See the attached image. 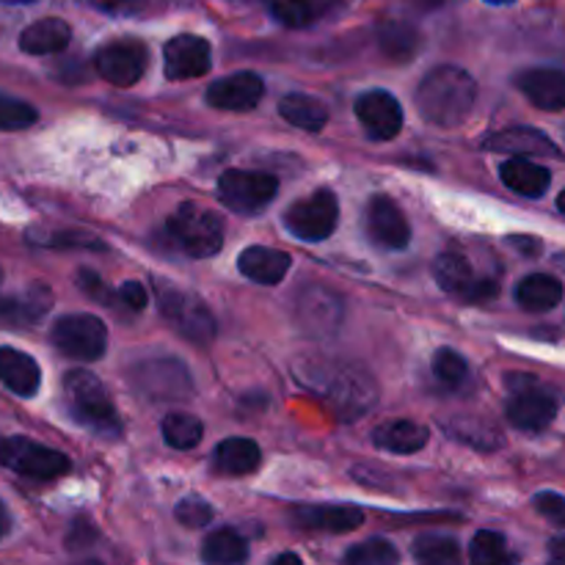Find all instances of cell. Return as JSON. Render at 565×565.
Returning a JSON list of instances; mask_svg holds the SVG:
<instances>
[{
	"label": "cell",
	"instance_id": "6da1fadb",
	"mask_svg": "<svg viewBox=\"0 0 565 565\" xmlns=\"http://www.w3.org/2000/svg\"><path fill=\"white\" fill-rule=\"evenodd\" d=\"M296 373L303 386L318 392L345 419L364 417L375 406V401H379L375 381L362 367H353V364L334 362V359H329V362L326 359H320V362L309 359Z\"/></svg>",
	"mask_w": 565,
	"mask_h": 565
},
{
	"label": "cell",
	"instance_id": "7a4b0ae2",
	"mask_svg": "<svg viewBox=\"0 0 565 565\" xmlns=\"http://www.w3.org/2000/svg\"><path fill=\"white\" fill-rule=\"evenodd\" d=\"M478 86L475 77L461 66H439L428 72L417 88V108L430 125L456 127L472 110Z\"/></svg>",
	"mask_w": 565,
	"mask_h": 565
},
{
	"label": "cell",
	"instance_id": "3957f363",
	"mask_svg": "<svg viewBox=\"0 0 565 565\" xmlns=\"http://www.w3.org/2000/svg\"><path fill=\"white\" fill-rule=\"evenodd\" d=\"M64 395L72 417L81 425L105 436H116L121 430L114 401H110L105 386L92 373H86V370H72V373H66Z\"/></svg>",
	"mask_w": 565,
	"mask_h": 565
},
{
	"label": "cell",
	"instance_id": "277c9868",
	"mask_svg": "<svg viewBox=\"0 0 565 565\" xmlns=\"http://www.w3.org/2000/svg\"><path fill=\"white\" fill-rule=\"evenodd\" d=\"M169 237L188 257L207 259L224 246V221L196 202H185L169 218Z\"/></svg>",
	"mask_w": 565,
	"mask_h": 565
},
{
	"label": "cell",
	"instance_id": "5b68a950",
	"mask_svg": "<svg viewBox=\"0 0 565 565\" xmlns=\"http://www.w3.org/2000/svg\"><path fill=\"white\" fill-rule=\"evenodd\" d=\"M508 384H511V401H508L505 414L511 425H516L519 430H527V434H539L555 423L563 392L541 384L530 375H511Z\"/></svg>",
	"mask_w": 565,
	"mask_h": 565
},
{
	"label": "cell",
	"instance_id": "8992f818",
	"mask_svg": "<svg viewBox=\"0 0 565 565\" xmlns=\"http://www.w3.org/2000/svg\"><path fill=\"white\" fill-rule=\"evenodd\" d=\"M0 463L6 469L25 478L36 480H53L70 472V458L58 450L39 445V441L22 439V436H11V439L0 441Z\"/></svg>",
	"mask_w": 565,
	"mask_h": 565
},
{
	"label": "cell",
	"instance_id": "52a82bcc",
	"mask_svg": "<svg viewBox=\"0 0 565 565\" xmlns=\"http://www.w3.org/2000/svg\"><path fill=\"white\" fill-rule=\"evenodd\" d=\"M53 345L75 362H97L108 348V329L94 315H64L53 326Z\"/></svg>",
	"mask_w": 565,
	"mask_h": 565
},
{
	"label": "cell",
	"instance_id": "ba28073f",
	"mask_svg": "<svg viewBox=\"0 0 565 565\" xmlns=\"http://www.w3.org/2000/svg\"><path fill=\"white\" fill-rule=\"evenodd\" d=\"M279 191V180L265 171H224L218 180V196L230 210L241 215H257L268 207Z\"/></svg>",
	"mask_w": 565,
	"mask_h": 565
},
{
	"label": "cell",
	"instance_id": "9c48e42d",
	"mask_svg": "<svg viewBox=\"0 0 565 565\" xmlns=\"http://www.w3.org/2000/svg\"><path fill=\"white\" fill-rule=\"evenodd\" d=\"M158 301L166 318L171 320V326L180 329L182 337H188L196 345H210L215 340V318L204 307L202 298L177 290V287H163Z\"/></svg>",
	"mask_w": 565,
	"mask_h": 565
},
{
	"label": "cell",
	"instance_id": "30bf717a",
	"mask_svg": "<svg viewBox=\"0 0 565 565\" xmlns=\"http://www.w3.org/2000/svg\"><path fill=\"white\" fill-rule=\"evenodd\" d=\"M340 221V204L331 191H318L309 199L292 204L285 215V226L298 241H326L337 230Z\"/></svg>",
	"mask_w": 565,
	"mask_h": 565
},
{
	"label": "cell",
	"instance_id": "8fae6325",
	"mask_svg": "<svg viewBox=\"0 0 565 565\" xmlns=\"http://www.w3.org/2000/svg\"><path fill=\"white\" fill-rule=\"evenodd\" d=\"M132 384L149 401H185L191 397V375L174 359H152L132 370Z\"/></svg>",
	"mask_w": 565,
	"mask_h": 565
},
{
	"label": "cell",
	"instance_id": "7c38bea8",
	"mask_svg": "<svg viewBox=\"0 0 565 565\" xmlns=\"http://www.w3.org/2000/svg\"><path fill=\"white\" fill-rule=\"evenodd\" d=\"M436 281L441 285V290L469 303L491 301L500 292L494 279H478L469 259L458 252L439 254V259H436Z\"/></svg>",
	"mask_w": 565,
	"mask_h": 565
},
{
	"label": "cell",
	"instance_id": "4fadbf2b",
	"mask_svg": "<svg viewBox=\"0 0 565 565\" xmlns=\"http://www.w3.org/2000/svg\"><path fill=\"white\" fill-rule=\"evenodd\" d=\"M149 64L147 47L136 39H116V42L105 44L103 50L94 58V66H97L99 77L114 86H132L143 77Z\"/></svg>",
	"mask_w": 565,
	"mask_h": 565
},
{
	"label": "cell",
	"instance_id": "5bb4252c",
	"mask_svg": "<svg viewBox=\"0 0 565 565\" xmlns=\"http://www.w3.org/2000/svg\"><path fill=\"white\" fill-rule=\"evenodd\" d=\"M298 323L315 337H329L334 334L345 318V303L337 296L334 290L323 285H312L298 296L296 303Z\"/></svg>",
	"mask_w": 565,
	"mask_h": 565
},
{
	"label": "cell",
	"instance_id": "9a60e30c",
	"mask_svg": "<svg viewBox=\"0 0 565 565\" xmlns=\"http://www.w3.org/2000/svg\"><path fill=\"white\" fill-rule=\"evenodd\" d=\"M166 77L169 81H191L207 75L213 66V50L207 39L196 33H180L166 44Z\"/></svg>",
	"mask_w": 565,
	"mask_h": 565
},
{
	"label": "cell",
	"instance_id": "2e32d148",
	"mask_svg": "<svg viewBox=\"0 0 565 565\" xmlns=\"http://www.w3.org/2000/svg\"><path fill=\"white\" fill-rule=\"evenodd\" d=\"M356 119L362 121L364 132L375 141H392V138L401 132L403 127V108L397 103V97H392L390 92H373L362 94L356 99Z\"/></svg>",
	"mask_w": 565,
	"mask_h": 565
},
{
	"label": "cell",
	"instance_id": "e0dca14e",
	"mask_svg": "<svg viewBox=\"0 0 565 565\" xmlns=\"http://www.w3.org/2000/svg\"><path fill=\"white\" fill-rule=\"evenodd\" d=\"M265 81L257 72H237V75L215 81L207 88V103L218 110H252L263 103Z\"/></svg>",
	"mask_w": 565,
	"mask_h": 565
},
{
	"label": "cell",
	"instance_id": "ac0fdd59",
	"mask_svg": "<svg viewBox=\"0 0 565 565\" xmlns=\"http://www.w3.org/2000/svg\"><path fill=\"white\" fill-rule=\"evenodd\" d=\"M367 232L379 246L406 248L412 241V226L392 199L375 196L367 207Z\"/></svg>",
	"mask_w": 565,
	"mask_h": 565
},
{
	"label": "cell",
	"instance_id": "d6986e66",
	"mask_svg": "<svg viewBox=\"0 0 565 565\" xmlns=\"http://www.w3.org/2000/svg\"><path fill=\"white\" fill-rule=\"evenodd\" d=\"M516 86L535 108L563 110L565 108V72L552 66H535L516 77Z\"/></svg>",
	"mask_w": 565,
	"mask_h": 565
},
{
	"label": "cell",
	"instance_id": "ffe728a7",
	"mask_svg": "<svg viewBox=\"0 0 565 565\" xmlns=\"http://www.w3.org/2000/svg\"><path fill=\"white\" fill-rule=\"evenodd\" d=\"M292 522L303 530H323V533H351L362 527L364 516L351 505H307L292 511Z\"/></svg>",
	"mask_w": 565,
	"mask_h": 565
},
{
	"label": "cell",
	"instance_id": "44dd1931",
	"mask_svg": "<svg viewBox=\"0 0 565 565\" xmlns=\"http://www.w3.org/2000/svg\"><path fill=\"white\" fill-rule=\"evenodd\" d=\"M292 259L287 252L268 246H252L237 257V268L246 279L257 281V285H279L290 270Z\"/></svg>",
	"mask_w": 565,
	"mask_h": 565
},
{
	"label": "cell",
	"instance_id": "7402d4cb",
	"mask_svg": "<svg viewBox=\"0 0 565 565\" xmlns=\"http://www.w3.org/2000/svg\"><path fill=\"white\" fill-rule=\"evenodd\" d=\"M0 384L9 386L14 395L33 397L42 384L39 364L17 348H0Z\"/></svg>",
	"mask_w": 565,
	"mask_h": 565
},
{
	"label": "cell",
	"instance_id": "603a6c76",
	"mask_svg": "<svg viewBox=\"0 0 565 565\" xmlns=\"http://www.w3.org/2000/svg\"><path fill=\"white\" fill-rule=\"evenodd\" d=\"M486 149H494V152H511L519 158H530V154H552L557 158V147L539 130H530V127H513V130L494 132L483 141Z\"/></svg>",
	"mask_w": 565,
	"mask_h": 565
},
{
	"label": "cell",
	"instance_id": "cb8c5ba5",
	"mask_svg": "<svg viewBox=\"0 0 565 565\" xmlns=\"http://www.w3.org/2000/svg\"><path fill=\"white\" fill-rule=\"evenodd\" d=\"M70 39L72 28L58 17H47V20L33 22L20 33V50L31 55H53L61 53L70 44Z\"/></svg>",
	"mask_w": 565,
	"mask_h": 565
},
{
	"label": "cell",
	"instance_id": "d4e9b609",
	"mask_svg": "<svg viewBox=\"0 0 565 565\" xmlns=\"http://www.w3.org/2000/svg\"><path fill=\"white\" fill-rule=\"evenodd\" d=\"M259 463H263V452L252 439H224L213 452V467L232 478L257 472Z\"/></svg>",
	"mask_w": 565,
	"mask_h": 565
},
{
	"label": "cell",
	"instance_id": "484cf974",
	"mask_svg": "<svg viewBox=\"0 0 565 565\" xmlns=\"http://www.w3.org/2000/svg\"><path fill=\"white\" fill-rule=\"evenodd\" d=\"M500 177L511 191H516L519 196H530V199L544 196V193L550 191V182H552L550 169H544V166L533 163V160L527 158H519V154L502 166Z\"/></svg>",
	"mask_w": 565,
	"mask_h": 565
},
{
	"label": "cell",
	"instance_id": "4316f807",
	"mask_svg": "<svg viewBox=\"0 0 565 565\" xmlns=\"http://www.w3.org/2000/svg\"><path fill=\"white\" fill-rule=\"evenodd\" d=\"M375 445L381 450L397 452V456H412L428 445V430L412 419H392L375 428Z\"/></svg>",
	"mask_w": 565,
	"mask_h": 565
},
{
	"label": "cell",
	"instance_id": "83f0119b",
	"mask_svg": "<svg viewBox=\"0 0 565 565\" xmlns=\"http://www.w3.org/2000/svg\"><path fill=\"white\" fill-rule=\"evenodd\" d=\"M265 3H268L270 14L285 22L287 28H307L331 14L340 0H265Z\"/></svg>",
	"mask_w": 565,
	"mask_h": 565
},
{
	"label": "cell",
	"instance_id": "f1b7e54d",
	"mask_svg": "<svg viewBox=\"0 0 565 565\" xmlns=\"http://www.w3.org/2000/svg\"><path fill=\"white\" fill-rule=\"evenodd\" d=\"M516 301L519 307L527 309V312H550L557 303L563 301V285L561 279L546 274H533L527 279H522V285L516 287Z\"/></svg>",
	"mask_w": 565,
	"mask_h": 565
},
{
	"label": "cell",
	"instance_id": "f546056e",
	"mask_svg": "<svg viewBox=\"0 0 565 565\" xmlns=\"http://www.w3.org/2000/svg\"><path fill=\"white\" fill-rule=\"evenodd\" d=\"M279 114L285 116L292 127L309 132L323 130V125L329 121V108H326L318 97H309V94H287L279 103Z\"/></svg>",
	"mask_w": 565,
	"mask_h": 565
},
{
	"label": "cell",
	"instance_id": "4dcf8cb0",
	"mask_svg": "<svg viewBox=\"0 0 565 565\" xmlns=\"http://www.w3.org/2000/svg\"><path fill=\"white\" fill-rule=\"evenodd\" d=\"M202 557L210 565H235L248 557V544L235 530H218V533L204 541Z\"/></svg>",
	"mask_w": 565,
	"mask_h": 565
},
{
	"label": "cell",
	"instance_id": "1f68e13d",
	"mask_svg": "<svg viewBox=\"0 0 565 565\" xmlns=\"http://www.w3.org/2000/svg\"><path fill=\"white\" fill-rule=\"evenodd\" d=\"M202 423L193 414L171 412L163 419V439L174 450H193L202 441Z\"/></svg>",
	"mask_w": 565,
	"mask_h": 565
},
{
	"label": "cell",
	"instance_id": "d6a6232c",
	"mask_svg": "<svg viewBox=\"0 0 565 565\" xmlns=\"http://www.w3.org/2000/svg\"><path fill=\"white\" fill-rule=\"evenodd\" d=\"M412 552L419 563L428 565H450L461 561L458 541L447 539V535H419V539L414 541Z\"/></svg>",
	"mask_w": 565,
	"mask_h": 565
},
{
	"label": "cell",
	"instance_id": "836d02e7",
	"mask_svg": "<svg viewBox=\"0 0 565 565\" xmlns=\"http://www.w3.org/2000/svg\"><path fill=\"white\" fill-rule=\"evenodd\" d=\"M50 301H53V298H50V292L44 290V287H31V290L22 292V296L9 298V301L3 303V309H0V312H3L6 318H11V320L33 323V320H39L44 312H47Z\"/></svg>",
	"mask_w": 565,
	"mask_h": 565
},
{
	"label": "cell",
	"instance_id": "e575fe53",
	"mask_svg": "<svg viewBox=\"0 0 565 565\" xmlns=\"http://www.w3.org/2000/svg\"><path fill=\"white\" fill-rule=\"evenodd\" d=\"M381 50L395 61H408L419 50V33L403 22H390L381 31Z\"/></svg>",
	"mask_w": 565,
	"mask_h": 565
},
{
	"label": "cell",
	"instance_id": "d590c367",
	"mask_svg": "<svg viewBox=\"0 0 565 565\" xmlns=\"http://www.w3.org/2000/svg\"><path fill=\"white\" fill-rule=\"evenodd\" d=\"M469 561L478 565H500L511 561V550H508V541L500 533H491L483 530L472 539L469 544Z\"/></svg>",
	"mask_w": 565,
	"mask_h": 565
},
{
	"label": "cell",
	"instance_id": "8d00e7d4",
	"mask_svg": "<svg viewBox=\"0 0 565 565\" xmlns=\"http://www.w3.org/2000/svg\"><path fill=\"white\" fill-rule=\"evenodd\" d=\"M397 550L384 539L364 541V544H356L345 555L348 565H392L397 563Z\"/></svg>",
	"mask_w": 565,
	"mask_h": 565
},
{
	"label": "cell",
	"instance_id": "74e56055",
	"mask_svg": "<svg viewBox=\"0 0 565 565\" xmlns=\"http://www.w3.org/2000/svg\"><path fill=\"white\" fill-rule=\"evenodd\" d=\"M36 121V108L22 99L0 94V130H25Z\"/></svg>",
	"mask_w": 565,
	"mask_h": 565
},
{
	"label": "cell",
	"instance_id": "f35d334b",
	"mask_svg": "<svg viewBox=\"0 0 565 565\" xmlns=\"http://www.w3.org/2000/svg\"><path fill=\"white\" fill-rule=\"evenodd\" d=\"M434 373L441 384H461V381L467 379V359H463L461 353L450 351V348H441L434 356Z\"/></svg>",
	"mask_w": 565,
	"mask_h": 565
},
{
	"label": "cell",
	"instance_id": "ab89813d",
	"mask_svg": "<svg viewBox=\"0 0 565 565\" xmlns=\"http://www.w3.org/2000/svg\"><path fill=\"white\" fill-rule=\"evenodd\" d=\"M177 522L185 524V527H204V524L213 522V508L202 497H185V500L177 505L174 511Z\"/></svg>",
	"mask_w": 565,
	"mask_h": 565
},
{
	"label": "cell",
	"instance_id": "60d3db41",
	"mask_svg": "<svg viewBox=\"0 0 565 565\" xmlns=\"http://www.w3.org/2000/svg\"><path fill=\"white\" fill-rule=\"evenodd\" d=\"M535 511L546 519V522L565 527V497L555 494V491H541L535 494Z\"/></svg>",
	"mask_w": 565,
	"mask_h": 565
},
{
	"label": "cell",
	"instance_id": "b9f144b4",
	"mask_svg": "<svg viewBox=\"0 0 565 565\" xmlns=\"http://www.w3.org/2000/svg\"><path fill=\"white\" fill-rule=\"evenodd\" d=\"M77 285H81L83 292L97 298L99 303H110V290L103 285V279H99L97 274H92V270H81V274H77Z\"/></svg>",
	"mask_w": 565,
	"mask_h": 565
},
{
	"label": "cell",
	"instance_id": "7bdbcfd3",
	"mask_svg": "<svg viewBox=\"0 0 565 565\" xmlns=\"http://www.w3.org/2000/svg\"><path fill=\"white\" fill-rule=\"evenodd\" d=\"M119 298H121V301H125L130 309H143V307H147V303H149L147 290H143V285H138V281H127V285H121Z\"/></svg>",
	"mask_w": 565,
	"mask_h": 565
},
{
	"label": "cell",
	"instance_id": "ee69618b",
	"mask_svg": "<svg viewBox=\"0 0 565 565\" xmlns=\"http://www.w3.org/2000/svg\"><path fill=\"white\" fill-rule=\"evenodd\" d=\"M92 3L108 14H132L141 6V0H92Z\"/></svg>",
	"mask_w": 565,
	"mask_h": 565
},
{
	"label": "cell",
	"instance_id": "f6af8a7d",
	"mask_svg": "<svg viewBox=\"0 0 565 565\" xmlns=\"http://www.w3.org/2000/svg\"><path fill=\"white\" fill-rule=\"evenodd\" d=\"M550 552H552V557H555V561H561V563H565V535L563 539H555L550 544Z\"/></svg>",
	"mask_w": 565,
	"mask_h": 565
},
{
	"label": "cell",
	"instance_id": "bcb514c9",
	"mask_svg": "<svg viewBox=\"0 0 565 565\" xmlns=\"http://www.w3.org/2000/svg\"><path fill=\"white\" fill-rule=\"evenodd\" d=\"M6 530H9V511H6V505L0 502V539L6 535Z\"/></svg>",
	"mask_w": 565,
	"mask_h": 565
},
{
	"label": "cell",
	"instance_id": "7dc6e473",
	"mask_svg": "<svg viewBox=\"0 0 565 565\" xmlns=\"http://www.w3.org/2000/svg\"><path fill=\"white\" fill-rule=\"evenodd\" d=\"M417 6H423V9H436V6H445L447 0H414Z\"/></svg>",
	"mask_w": 565,
	"mask_h": 565
},
{
	"label": "cell",
	"instance_id": "c3c4849f",
	"mask_svg": "<svg viewBox=\"0 0 565 565\" xmlns=\"http://www.w3.org/2000/svg\"><path fill=\"white\" fill-rule=\"evenodd\" d=\"M276 563H301V557H298V555H281V557H276Z\"/></svg>",
	"mask_w": 565,
	"mask_h": 565
},
{
	"label": "cell",
	"instance_id": "681fc988",
	"mask_svg": "<svg viewBox=\"0 0 565 565\" xmlns=\"http://www.w3.org/2000/svg\"><path fill=\"white\" fill-rule=\"evenodd\" d=\"M0 3H9V6H25V3H36V0H0Z\"/></svg>",
	"mask_w": 565,
	"mask_h": 565
},
{
	"label": "cell",
	"instance_id": "f907efd6",
	"mask_svg": "<svg viewBox=\"0 0 565 565\" xmlns=\"http://www.w3.org/2000/svg\"><path fill=\"white\" fill-rule=\"evenodd\" d=\"M557 210H561V213L565 215V191L561 193V196H557Z\"/></svg>",
	"mask_w": 565,
	"mask_h": 565
},
{
	"label": "cell",
	"instance_id": "816d5d0a",
	"mask_svg": "<svg viewBox=\"0 0 565 565\" xmlns=\"http://www.w3.org/2000/svg\"><path fill=\"white\" fill-rule=\"evenodd\" d=\"M489 3H494V6H505V3H513V0H489Z\"/></svg>",
	"mask_w": 565,
	"mask_h": 565
},
{
	"label": "cell",
	"instance_id": "f5cc1de1",
	"mask_svg": "<svg viewBox=\"0 0 565 565\" xmlns=\"http://www.w3.org/2000/svg\"><path fill=\"white\" fill-rule=\"evenodd\" d=\"M0 285H3V270H0Z\"/></svg>",
	"mask_w": 565,
	"mask_h": 565
}]
</instances>
